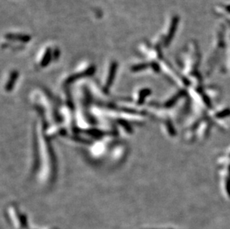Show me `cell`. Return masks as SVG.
<instances>
[{"label": "cell", "mask_w": 230, "mask_h": 229, "mask_svg": "<svg viewBox=\"0 0 230 229\" xmlns=\"http://www.w3.org/2000/svg\"><path fill=\"white\" fill-rule=\"evenodd\" d=\"M50 57H51V54H50V51H47V52H46V55H45V57H44V58H43L42 63H41V64H42L43 66H46V65L48 63H49Z\"/></svg>", "instance_id": "3957f363"}, {"label": "cell", "mask_w": 230, "mask_h": 229, "mask_svg": "<svg viewBox=\"0 0 230 229\" xmlns=\"http://www.w3.org/2000/svg\"><path fill=\"white\" fill-rule=\"evenodd\" d=\"M116 63H113V64L112 65V66L110 67V75H109V77H108L107 82H106V87H110V86L112 81H113V79L114 78L115 73H116Z\"/></svg>", "instance_id": "6da1fadb"}, {"label": "cell", "mask_w": 230, "mask_h": 229, "mask_svg": "<svg viewBox=\"0 0 230 229\" xmlns=\"http://www.w3.org/2000/svg\"><path fill=\"white\" fill-rule=\"evenodd\" d=\"M8 37H10V39H14V40H19L22 41H28L29 40V36H25V35H8Z\"/></svg>", "instance_id": "7a4b0ae2"}]
</instances>
